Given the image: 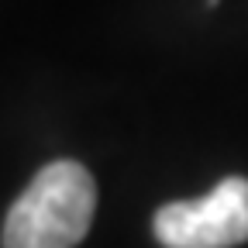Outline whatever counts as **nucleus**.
I'll return each instance as SVG.
<instances>
[{"label":"nucleus","mask_w":248,"mask_h":248,"mask_svg":"<svg viewBox=\"0 0 248 248\" xmlns=\"http://www.w3.org/2000/svg\"><path fill=\"white\" fill-rule=\"evenodd\" d=\"M97 210V183L73 159L48 162L4 221V248H76Z\"/></svg>","instance_id":"obj_1"},{"label":"nucleus","mask_w":248,"mask_h":248,"mask_svg":"<svg viewBox=\"0 0 248 248\" xmlns=\"http://www.w3.org/2000/svg\"><path fill=\"white\" fill-rule=\"evenodd\" d=\"M152 231L166 248H234L248 241V179L228 176L200 200L159 207Z\"/></svg>","instance_id":"obj_2"}]
</instances>
